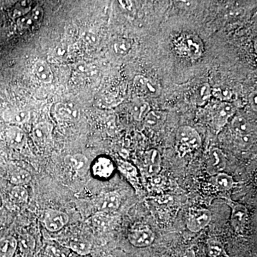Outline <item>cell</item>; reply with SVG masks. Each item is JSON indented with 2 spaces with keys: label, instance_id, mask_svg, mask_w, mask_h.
Segmentation results:
<instances>
[{
  "label": "cell",
  "instance_id": "31",
  "mask_svg": "<svg viewBox=\"0 0 257 257\" xmlns=\"http://www.w3.org/2000/svg\"><path fill=\"white\" fill-rule=\"evenodd\" d=\"M211 95L220 101H228L232 98L233 93L229 88L219 87L211 89Z\"/></svg>",
  "mask_w": 257,
  "mask_h": 257
},
{
  "label": "cell",
  "instance_id": "29",
  "mask_svg": "<svg viewBox=\"0 0 257 257\" xmlns=\"http://www.w3.org/2000/svg\"><path fill=\"white\" fill-rule=\"evenodd\" d=\"M11 198L15 203L25 204L28 199V191L22 186H17L12 190Z\"/></svg>",
  "mask_w": 257,
  "mask_h": 257
},
{
  "label": "cell",
  "instance_id": "16",
  "mask_svg": "<svg viewBox=\"0 0 257 257\" xmlns=\"http://www.w3.org/2000/svg\"><path fill=\"white\" fill-rule=\"evenodd\" d=\"M64 162L79 176H83L87 172L88 169V160L87 157L82 154L68 155L64 158Z\"/></svg>",
  "mask_w": 257,
  "mask_h": 257
},
{
  "label": "cell",
  "instance_id": "22",
  "mask_svg": "<svg viewBox=\"0 0 257 257\" xmlns=\"http://www.w3.org/2000/svg\"><path fill=\"white\" fill-rule=\"evenodd\" d=\"M213 182H214V187L220 192L229 191L233 188L235 184L232 177L223 172L213 176Z\"/></svg>",
  "mask_w": 257,
  "mask_h": 257
},
{
  "label": "cell",
  "instance_id": "17",
  "mask_svg": "<svg viewBox=\"0 0 257 257\" xmlns=\"http://www.w3.org/2000/svg\"><path fill=\"white\" fill-rule=\"evenodd\" d=\"M52 125L47 122H41L37 124L32 131V137L35 143L44 145L48 143L52 135Z\"/></svg>",
  "mask_w": 257,
  "mask_h": 257
},
{
  "label": "cell",
  "instance_id": "20",
  "mask_svg": "<svg viewBox=\"0 0 257 257\" xmlns=\"http://www.w3.org/2000/svg\"><path fill=\"white\" fill-rule=\"evenodd\" d=\"M7 138L10 145L15 148H22L26 143V135L18 126H11L8 130Z\"/></svg>",
  "mask_w": 257,
  "mask_h": 257
},
{
  "label": "cell",
  "instance_id": "38",
  "mask_svg": "<svg viewBox=\"0 0 257 257\" xmlns=\"http://www.w3.org/2000/svg\"><path fill=\"white\" fill-rule=\"evenodd\" d=\"M172 257H194V253L192 250H189L184 252L176 253Z\"/></svg>",
  "mask_w": 257,
  "mask_h": 257
},
{
  "label": "cell",
  "instance_id": "6",
  "mask_svg": "<svg viewBox=\"0 0 257 257\" xmlns=\"http://www.w3.org/2000/svg\"><path fill=\"white\" fill-rule=\"evenodd\" d=\"M69 216L63 211L48 209L45 211L43 223L45 228L52 232L60 231L68 223Z\"/></svg>",
  "mask_w": 257,
  "mask_h": 257
},
{
  "label": "cell",
  "instance_id": "3",
  "mask_svg": "<svg viewBox=\"0 0 257 257\" xmlns=\"http://www.w3.org/2000/svg\"><path fill=\"white\" fill-rule=\"evenodd\" d=\"M177 50L180 55L191 59H197L202 55L203 45L200 39L193 35H184L176 43Z\"/></svg>",
  "mask_w": 257,
  "mask_h": 257
},
{
  "label": "cell",
  "instance_id": "34",
  "mask_svg": "<svg viewBox=\"0 0 257 257\" xmlns=\"http://www.w3.org/2000/svg\"><path fill=\"white\" fill-rule=\"evenodd\" d=\"M118 165H119L120 170L125 175L130 176V177H133V179L136 178L138 172H137L136 168L131 164L124 162V161H119Z\"/></svg>",
  "mask_w": 257,
  "mask_h": 257
},
{
  "label": "cell",
  "instance_id": "24",
  "mask_svg": "<svg viewBox=\"0 0 257 257\" xmlns=\"http://www.w3.org/2000/svg\"><path fill=\"white\" fill-rule=\"evenodd\" d=\"M211 96V88L208 83L199 86L194 94V101L197 105H205L209 101Z\"/></svg>",
  "mask_w": 257,
  "mask_h": 257
},
{
  "label": "cell",
  "instance_id": "11",
  "mask_svg": "<svg viewBox=\"0 0 257 257\" xmlns=\"http://www.w3.org/2000/svg\"><path fill=\"white\" fill-rule=\"evenodd\" d=\"M248 217L247 209L241 204H236L232 208L231 224L236 232L242 231Z\"/></svg>",
  "mask_w": 257,
  "mask_h": 257
},
{
  "label": "cell",
  "instance_id": "1",
  "mask_svg": "<svg viewBox=\"0 0 257 257\" xmlns=\"http://www.w3.org/2000/svg\"><path fill=\"white\" fill-rule=\"evenodd\" d=\"M202 145V138L195 128L182 126L176 135V148L179 156L183 157L187 154L197 150Z\"/></svg>",
  "mask_w": 257,
  "mask_h": 257
},
{
  "label": "cell",
  "instance_id": "37",
  "mask_svg": "<svg viewBox=\"0 0 257 257\" xmlns=\"http://www.w3.org/2000/svg\"><path fill=\"white\" fill-rule=\"evenodd\" d=\"M209 255L211 257H219L221 253V248L219 246H211L209 248Z\"/></svg>",
  "mask_w": 257,
  "mask_h": 257
},
{
  "label": "cell",
  "instance_id": "35",
  "mask_svg": "<svg viewBox=\"0 0 257 257\" xmlns=\"http://www.w3.org/2000/svg\"><path fill=\"white\" fill-rule=\"evenodd\" d=\"M73 72L77 77H87L88 74L89 73V67L87 64L84 63V62H79L74 66Z\"/></svg>",
  "mask_w": 257,
  "mask_h": 257
},
{
  "label": "cell",
  "instance_id": "30",
  "mask_svg": "<svg viewBox=\"0 0 257 257\" xmlns=\"http://www.w3.org/2000/svg\"><path fill=\"white\" fill-rule=\"evenodd\" d=\"M32 177L29 172L25 170H20L11 176L12 183L17 186L25 185L31 180Z\"/></svg>",
  "mask_w": 257,
  "mask_h": 257
},
{
  "label": "cell",
  "instance_id": "28",
  "mask_svg": "<svg viewBox=\"0 0 257 257\" xmlns=\"http://www.w3.org/2000/svg\"><path fill=\"white\" fill-rule=\"evenodd\" d=\"M68 55V47L65 44H60L52 50L50 57L53 62H60L64 61Z\"/></svg>",
  "mask_w": 257,
  "mask_h": 257
},
{
  "label": "cell",
  "instance_id": "39",
  "mask_svg": "<svg viewBox=\"0 0 257 257\" xmlns=\"http://www.w3.org/2000/svg\"><path fill=\"white\" fill-rule=\"evenodd\" d=\"M120 4H121V6L124 8V9L131 10L132 8H133V3L132 2L130 1H120Z\"/></svg>",
  "mask_w": 257,
  "mask_h": 257
},
{
  "label": "cell",
  "instance_id": "36",
  "mask_svg": "<svg viewBox=\"0 0 257 257\" xmlns=\"http://www.w3.org/2000/svg\"><path fill=\"white\" fill-rule=\"evenodd\" d=\"M22 246L24 249L32 250L35 248V240L30 235L25 234L22 236L21 241H20Z\"/></svg>",
  "mask_w": 257,
  "mask_h": 257
},
{
  "label": "cell",
  "instance_id": "7",
  "mask_svg": "<svg viewBox=\"0 0 257 257\" xmlns=\"http://www.w3.org/2000/svg\"><path fill=\"white\" fill-rule=\"evenodd\" d=\"M52 112L60 121H75L80 117L78 108L71 103H57L54 105Z\"/></svg>",
  "mask_w": 257,
  "mask_h": 257
},
{
  "label": "cell",
  "instance_id": "13",
  "mask_svg": "<svg viewBox=\"0 0 257 257\" xmlns=\"http://www.w3.org/2000/svg\"><path fill=\"white\" fill-rule=\"evenodd\" d=\"M231 130L235 136L238 138L251 135L253 132V126L243 116H236L231 120Z\"/></svg>",
  "mask_w": 257,
  "mask_h": 257
},
{
  "label": "cell",
  "instance_id": "19",
  "mask_svg": "<svg viewBox=\"0 0 257 257\" xmlns=\"http://www.w3.org/2000/svg\"><path fill=\"white\" fill-rule=\"evenodd\" d=\"M112 221V218L107 213L98 211L91 218V224L92 227L99 232H104L109 227Z\"/></svg>",
  "mask_w": 257,
  "mask_h": 257
},
{
  "label": "cell",
  "instance_id": "12",
  "mask_svg": "<svg viewBox=\"0 0 257 257\" xmlns=\"http://www.w3.org/2000/svg\"><path fill=\"white\" fill-rule=\"evenodd\" d=\"M121 204V197L117 192H108L101 198L99 203V211L109 213L117 210Z\"/></svg>",
  "mask_w": 257,
  "mask_h": 257
},
{
  "label": "cell",
  "instance_id": "33",
  "mask_svg": "<svg viewBox=\"0 0 257 257\" xmlns=\"http://www.w3.org/2000/svg\"><path fill=\"white\" fill-rule=\"evenodd\" d=\"M165 118V114L161 111H150L145 119V125L147 126H153L163 121Z\"/></svg>",
  "mask_w": 257,
  "mask_h": 257
},
{
  "label": "cell",
  "instance_id": "5",
  "mask_svg": "<svg viewBox=\"0 0 257 257\" xmlns=\"http://www.w3.org/2000/svg\"><path fill=\"white\" fill-rule=\"evenodd\" d=\"M211 214L206 209H195L189 213L186 221L187 229L192 232H198L210 223Z\"/></svg>",
  "mask_w": 257,
  "mask_h": 257
},
{
  "label": "cell",
  "instance_id": "23",
  "mask_svg": "<svg viewBox=\"0 0 257 257\" xmlns=\"http://www.w3.org/2000/svg\"><path fill=\"white\" fill-rule=\"evenodd\" d=\"M18 244V241L13 236H8L0 240V257H13Z\"/></svg>",
  "mask_w": 257,
  "mask_h": 257
},
{
  "label": "cell",
  "instance_id": "21",
  "mask_svg": "<svg viewBox=\"0 0 257 257\" xmlns=\"http://www.w3.org/2000/svg\"><path fill=\"white\" fill-rule=\"evenodd\" d=\"M4 118L7 121L13 124H24L30 119V114L25 109H11L5 113Z\"/></svg>",
  "mask_w": 257,
  "mask_h": 257
},
{
  "label": "cell",
  "instance_id": "27",
  "mask_svg": "<svg viewBox=\"0 0 257 257\" xmlns=\"http://www.w3.org/2000/svg\"><path fill=\"white\" fill-rule=\"evenodd\" d=\"M133 47V42L126 38H121L116 40L113 44V50L116 55L126 56L130 53Z\"/></svg>",
  "mask_w": 257,
  "mask_h": 257
},
{
  "label": "cell",
  "instance_id": "10",
  "mask_svg": "<svg viewBox=\"0 0 257 257\" xmlns=\"http://www.w3.org/2000/svg\"><path fill=\"white\" fill-rule=\"evenodd\" d=\"M161 155L156 150H150L145 153V170L149 176L157 175L161 170Z\"/></svg>",
  "mask_w": 257,
  "mask_h": 257
},
{
  "label": "cell",
  "instance_id": "26",
  "mask_svg": "<svg viewBox=\"0 0 257 257\" xmlns=\"http://www.w3.org/2000/svg\"><path fill=\"white\" fill-rule=\"evenodd\" d=\"M67 247L72 249L74 252L82 256L89 254L92 251V243L87 241H72L67 245Z\"/></svg>",
  "mask_w": 257,
  "mask_h": 257
},
{
  "label": "cell",
  "instance_id": "4",
  "mask_svg": "<svg viewBox=\"0 0 257 257\" xmlns=\"http://www.w3.org/2000/svg\"><path fill=\"white\" fill-rule=\"evenodd\" d=\"M128 239L135 247L145 248L153 243L155 236L148 226L140 224L130 231Z\"/></svg>",
  "mask_w": 257,
  "mask_h": 257
},
{
  "label": "cell",
  "instance_id": "15",
  "mask_svg": "<svg viewBox=\"0 0 257 257\" xmlns=\"http://www.w3.org/2000/svg\"><path fill=\"white\" fill-rule=\"evenodd\" d=\"M35 77L40 82L50 84L54 79V74L48 63L43 60H38L33 66Z\"/></svg>",
  "mask_w": 257,
  "mask_h": 257
},
{
  "label": "cell",
  "instance_id": "9",
  "mask_svg": "<svg viewBox=\"0 0 257 257\" xmlns=\"http://www.w3.org/2000/svg\"><path fill=\"white\" fill-rule=\"evenodd\" d=\"M92 172L96 178H109L114 172V163L107 157H99L92 166Z\"/></svg>",
  "mask_w": 257,
  "mask_h": 257
},
{
  "label": "cell",
  "instance_id": "2",
  "mask_svg": "<svg viewBox=\"0 0 257 257\" xmlns=\"http://www.w3.org/2000/svg\"><path fill=\"white\" fill-rule=\"evenodd\" d=\"M211 124L216 131L219 132L234 116V106L229 101H219L211 109Z\"/></svg>",
  "mask_w": 257,
  "mask_h": 257
},
{
  "label": "cell",
  "instance_id": "8",
  "mask_svg": "<svg viewBox=\"0 0 257 257\" xmlns=\"http://www.w3.org/2000/svg\"><path fill=\"white\" fill-rule=\"evenodd\" d=\"M226 157L221 150L213 148L209 152L207 160V171L209 175L221 173L226 167Z\"/></svg>",
  "mask_w": 257,
  "mask_h": 257
},
{
  "label": "cell",
  "instance_id": "18",
  "mask_svg": "<svg viewBox=\"0 0 257 257\" xmlns=\"http://www.w3.org/2000/svg\"><path fill=\"white\" fill-rule=\"evenodd\" d=\"M150 111L151 107L150 104L142 98H137L133 101L131 106V113L136 121H143Z\"/></svg>",
  "mask_w": 257,
  "mask_h": 257
},
{
  "label": "cell",
  "instance_id": "25",
  "mask_svg": "<svg viewBox=\"0 0 257 257\" xmlns=\"http://www.w3.org/2000/svg\"><path fill=\"white\" fill-rule=\"evenodd\" d=\"M43 10L40 7L34 8L29 14L25 15L21 20V25L23 28H30L41 20Z\"/></svg>",
  "mask_w": 257,
  "mask_h": 257
},
{
  "label": "cell",
  "instance_id": "32",
  "mask_svg": "<svg viewBox=\"0 0 257 257\" xmlns=\"http://www.w3.org/2000/svg\"><path fill=\"white\" fill-rule=\"evenodd\" d=\"M32 8V2L20 1L16 5L15 8L14 15L16 18H23L25 15L31 12Z\"/></svg>",
  "mask_w": 257,
  "mask_h": 257
},
{
  "label": "cell",
  "instance_id": "40",
  "mask_svg": "<svg viewBox=\"0 0 257 257\" xmlns=\"http://www.w3.org/2000/svg\"><path fill=\"white\" fill-rule=\"evenodd\" d=\"M50 251L52 253V254H53L55 257H65L63 253L61 252L60 250L57 249V248L55 247H51Z\"/></svg>",
  "mask_w": 257,
  "mask_h": 257
},
{
  "label": "cell",
  "instance_id": "14",
  "mask_svg": "<svg viewBox=\"0 0 257 257\" xmlns=\"http://www.w3.org/2000/svg\"><path fill=\"white\" fill-rule=\"evenodd\" d=\"M134 87L140 94L145 95L156 96L158 94V89L150 79L142 75H138L133 81Z\"/></svg>",
  "mask_w": 257,
  "mask_h": 257
}]
</instances>
